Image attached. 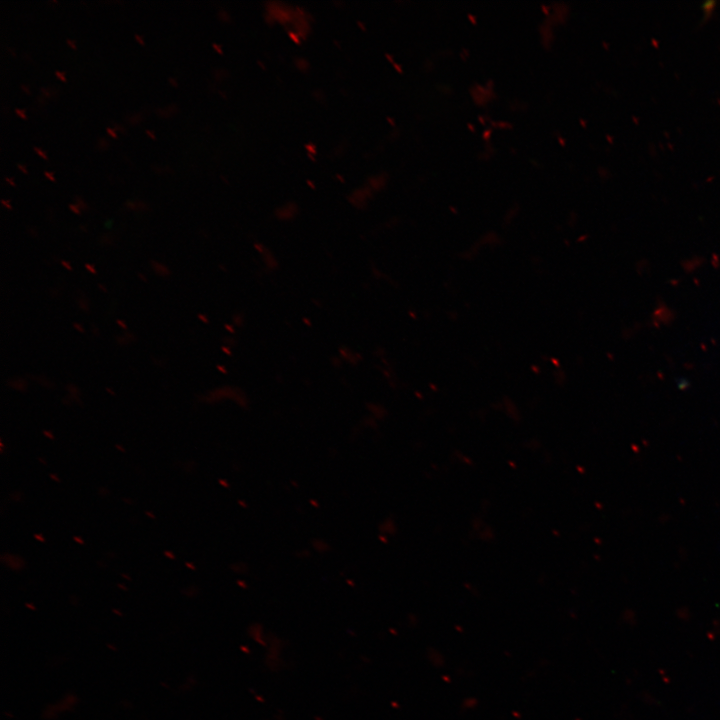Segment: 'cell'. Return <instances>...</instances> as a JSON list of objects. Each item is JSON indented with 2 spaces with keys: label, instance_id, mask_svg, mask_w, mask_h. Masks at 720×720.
<instances>
[{
  "label": "cell",
  "instance_id": "20",
  "mask_svg": "<svg viewBox=\"0 0 720 720\" xmlns=\"http://www.w3.org/2000/svg\"><path fill=\"white\" fill-rule=\"evenodd\" d=\"M134 37H135V39H136L140 44H144V41H143L142 37H141L139 34L135 33V34H134Z\"/></svg>",
  "mask_w": 720,
  "mask_h": 720
},
{
  "label": "cell",
  "instance_id": "25",
  "mask_svg": "<svg viewBox=\"0 0 720 720\" xmlns=\"http://www.w3.org/2000/svg\"><path fill=\"white\" fill-rule=\"evenodd\" d=\"M20 87L25 93H27V94L30 93L28 86L26 84H21Z\"/></svg>",
  "mask_w": 720,
  "mask_h": 720
},
{
  "label": "cell",
  "instance_id": "29",
  "mask_svg": "<svg viewBox=\"0 0 720 720\" xmlns=\"http://www.w3.org/2000/svg\"><path fill=\"white\" fill-rule=\"evenodd\" d=\"M66 42H67V44H68L69 46H71L72 48H75V44H74L73 40L67 38V39H66Z\"/></svg>",
  "mask_w": 720,
  "mask_h": 720
},
{
  "label": "cell",
  "instance_id": "38",
  "mask_svg": "<svg viewBox=\"0 0 720 720\" xmlns=\"http://www.w3.org/2000/svg\"><path fill=\"white\" fill-rule=\"evenodd\" d=\"M6 49H7V51H9L13 56L15 55V53L13 52L12 49H10V47H7Z\"/></svg>",
  "mask_w": 720,
  "mask_h": 720
},
{
  "label": "cell",
  "instance_id": "3",
  "mask_svg": "<svg viewBox=\"0 0 720 720\" xmlns=\"http://www.w3.org/2000/svg\"><path fill=\"white\" fill-rule=\"evenodd\" d=\"M125 205H126L128 208H130V209H138L139 206H140L142 209H146V208H147V205L144 204V203H142V202H138V204H136V202L127 201V202L125 203Z\"/></svg>",
  "mask_w": 720,
  "mask_h": 720
},
{
  "label": "cell",
  "instance_id": "9",
  "mask_svg": "<svg viewBox=\"0 0 720 720\" xmlns=\"http://www.w3.org/2000/svg\"><path fill=\"white\" fill-rule=\"evenodd\" d=\"M85 267H86V269H87L90 273H92V274H97V271H96V269L94 268L93 265L86 263V264H85Z\"/></svg>",
  "mask_w": 720,
  "mask_h": 720
},
{
  "label": "cell",
  "instance_id": "30",
  "mask_svg": "<svg viewBox=\"0 0 720 720\" xmlns=\"http://www.w3.org/2000/svg\"><path fill=\"white\" fill-rule=\"evenodd\" d=\"M145 133H146L149 137H151V138H153V139L155 138L154 133H153L152 131H150V130H145Z\"/></svg>",
  "mask_w": 720,
  "mask_h": 720
},
{
  "label": "cell",
  "instance_id": "39",
  "mask_svg": "<svg viewBox=\"0 0 720 720\" xmlns=\"http://www.w3.org/2000/svg\"><path fill=\"white\" fill-rule=\"evenodd\" d=\"M122 576L125 577V578H127V579H129V580L131 579V578L129 577V575L122 574Z\"/></svg>",
  "mask_w": 720,
  "mask_h": 720
},
{
  "label": "cell",
  "instance_id": "40",
  "mask_svg": "<svg viewBox=\"0 0 720 720\" xmlns=\"http://www.w3.org/2000/svg\"><path fill=\"white\" fill-rule=\"evenodd\" d=\"M106 390H107L110 394H113V395H114V392L111 391L109 388H106Z\"/></svg>",
  "mask_w": 720,
  "mask_h": 720
},
{
  "label": "cell",
  "instance_id": "5",
  "mask_svg": "<svg viewBox=\"0 0 720 720\" xmlns=\"http://www.w3.org/2000/svg\"><path fill=\"white\" fill-rule=\"evenodd\" d=\"M141 118H142V115L140 113H134L131 116L127 117V121H129L130 123H136V122L140 121Z\"/></svg>",
  "mask_w": 720,
  "mask_h": 720
},
{
  "label": "cell",
  "instance_id": "6",
  "mask_svg": "<svg viewBox=\"0 0 720 720\" xmlns=\"http://www.w3.org/2000/svg\"><path fill=\"white\" fill-rule=\"evenodd\" d=\"M74 199H75L76 205L80 209L87 210V205L83 202V200L79 196H75Z\"/></svg>",
  "mask_w": 720,
  "mask_h": 720
},
{
  "label": "cell",
  "instance_id": "24",
  "mask_svg": "<svg viewBox=\"0 0 720 720\" xmlns=\"http://www.w3.org/2000/svg\"><path fill=\"white\" fill-rule=\"evenodd\" d=\"M34 538L37 539L40 542H45L44 537L41 534H35Z\"/></svg>",
  "mask_w": 720,
  "mask_h": 720
},
{
  "label": "cell",
  "instance_id": "21",
  "mask_svg": "<svg viewBox=\"0 0 720 720\" xmlns=\"http://www.w3.org/2000/svg\"><path fill=\"white\" fill-rule=\"evenodd\" d=\"M168 81H169V83H170L171 85L177 86V81L175 80V78L169 76V77H168Z\"/></svg>",
  "mask_w": 720,
  "mask_h": 720
},
{
  "label": "cell",
  "instance_id": "22",
  "mask_svg": "<svg viewBox=\"0 0 720 720\" xmlns=\"http://www.w3.org/2000/svg\"><path fill=\"white\" fill-rule=\"evenodd\" d=\"M41 92L47 97L51 96V93L49 92V90L44 87H41Z\"/></svg>",
  "mask_w": 720,
  "mask_h": 720
},
{
  "label": "cell",
  "instance_id": "2",
  "mask_svg": "<svg viewBox=\"0 0 720 720\" xmlns=\"http://www.w3.org/2000/svg\"><path fill=\"white\" fill-rule=\"evenodd\" d=\"M176 110H177V106L174 104L167 106L165 109H160V108L155 109L157 114H159L163 117H167L169 115V112H174Z\"/></svg>",
  "mask_w": 720,
  "mask_h": 720
},
{
  "label": "cell",
  "instance_id": "15",
  "mask_svg": "<svg viewBox=\"0 0 720 720\" xmlns=\"http://www.w3.org/2000/svg\"><path fill=\"white\" fill-rule=\"evenodd\" d=\"M55 75L62 81H65V76L63 72H60L58 70L55 71Z\"/></svg>",
  "mask_w": 720,
  "mask_h": 720
},
{
  "label": "cell",
  "instance_id": "18",
  "mask_svg": "<svg viewBox=\"0 0 720 720\" xmlns=\"http://www.w3.org/2000/svg\"><path fill=\"white\" fill-rule=\"evenodd\" d=\"M44 175H45L48 179H50V180H52V181L55 180L53 174H52L51 172H49V171H44Z\"/></svg>",
  "mask_w": 720,
  "mask_h": 720
},
{
  "label": "cell",
  "instance_id": "36",
  "mask_svg": "<svg viewBox=\"0 0 720 720\" xmlns=\"http://www.w3.org/2000/svg\"><path fill=\"white\" fill-rule=\"evenodd\" d=\"M146 515H148L150 518L155 519L156 517L153 515V513H150L149 511L145 512Z\"/></svg>",
  "mask_w": 720,
  "mask_h": 720
},
{
  "label": "cell",
  "instance_id": "14",
  "mask_svg": "<svg viewBox=\"0 0 720 720\" xmlns=\"http://www.w3.org/2000/svg\"><path fill=\"white\" fill-rule=\"evenodd\" d=\"M73 327L78 330L79 332H84L83 326L77 322L73 323Z\"/></svg>",
  "mask_w": 720,
  "mask_h": 720
},
{
  "label": "cell",
  "instance_id": "23",
  "mask_svg": "<svg viewBox=\"0 0 720 720\" xmlns=\"http://www.w3.org/2000/svg\"><path fill=\"white\" fill-rule=\"evenodd\" d=\"M117 324H118L122 329H124V330L127 329L126 324H125L122 320H119V319H118V320H117Z\"/></svg>",
  "mask_w": 720,
  "mask_h": 720
},
{
  "label": "cell",
  "instance_id": "35",
  "mask_svg": "<svg viewBox=\"0 0 720 720\" xmlns=\"http://www.w3.org/2000/svg\"><path fill=\"white\" fill-rule=\"evenodd\" d=\"M98 287H99V289H100L101 291L106 292V287L103 286L102 284H98Z\"/></svg>",
  "mask_w": 720,
  "mask_h": 720
},
{
  "label": "cell",
  "instance_id": "27",
  "mask_svg": "<svg viewBox=\"0 0 720 720\" xmlns=\"http://www.w3.org/2000/svg\"><path fill=\"white\" fill-rule=\"evenodd\" d=\"M113 125H114L115 129H117V130H119V131H122V132H125V129H124L121 125H118V124H116V123H113Z\"/></svg>",
  "mask_w": 720,
  "mask_h": 720
},
{
  "label": "cell",
  "instance_id": "17",
  "mask_svg": "<svg viewBox=\"0 0 720 720\" xmlns=\"http://www.w3.org/2000/svg\"><path fill=\"white\" fill-rule=\"evenodd\" d=\"M43 434L50 440H54V435L51 433V431L44 430Z\"/></svg>",
  "mask_w": 720,
  "mask_h": 720
},
{
  "label": "cell",
  "instance_id": "12",
  "mask_svg": "<svg viewBox=\"0 0 720 720\" xmlns=\"http://www.w3.org/2000/svg\"><path fill=\"white\" fill-rule=\"evenodd\" d=\"M14 111H15V113H16L19 117H21V118H23V119L26 118V115H25V113H24L23 110H21V109H19V108H15Z\"/></svg>",
  "mask_w": 720,
  "mask_h": 720
},
{
  "label": "cell",
  "instance_id": "4",
  "mask_svg": "<svg viewBox=\"0 0 720 720\" xmlns=\"http://www.w3.org/2000/svg\"><path fill=\"white\" fill-rule=\"evenodd\" d=\"M77 303L83 311H89V304H87L88 301L85 297H80V299L77 300Z\"/></svg>",
  "mask_w": 720,
  "mask_h": 720
},
{
  "label": "cell",
  "instance_id": "19",
  "mask_svg": "<svg viewBox=\"0 0 720 720\" xmlns=\"http://www.w3.org/2000/svg\"><path fill=\"white\" fill-rule=\"evenodd\" d=\"M1 204H2L4 207H6L7 209H11V206H10L8 200L2 199V200H1Z\"/></svg>",
  "mask_w": 720,
  "mask_h": 720
},
{
  "label": "cell",
  "instance_id": "1",
  "mask_svg": "<svg viewBox=\"0 0 720 720\" xmlns=\"http://www.w3.org/2000/svg\"><path fill=\"white\" fill-rule=\"evenodd\" d=\"M151 267L157 275L162 277H167L171 273L170 269L166 265L157 261H151Z\"/></svg>",
  "mask_w": 720,
  "mask_h": 720
},
{
  "label": "cell",
  "instance_id": "34",
  "mask_svg": "<svg viewBox=\"0 0 720 720\" xmlns=\"http://www.w3.org/2000/svg\"><path fill=\"white\" fill-rule=\"evenodd\" d=\"M115 447H116L118 450H121L122 452H125V449H124L121 445L116 444Z\"/></svg>",
  "mask_w": 720,
  "mask_h": 720
},
{
  "label": "cell",
  "instance_id": "32",
  "mask_svg": "<svg viewBox=\"0 0 720 720\" xmlns=\"http://www.w3.org/2000/svg\"><path fill=\"white\" fill-rule=\"evenodd\" d=\"M5 180L12 186H15L14 182L7 176H5Z\"/></svg>",
  "mask_w": 720,
  "mask_h": 720
},
{
  "label": "cell",
  "instance_id": "28",
  "mask_svg": "<svg viewBox=\"0 0 720 720\" xmlns=\"http://www.w3.org/2000/svg\"><path fill=\"white\" fill-rule=\"evenodd\" d=\"M16 167H17L19 170H21L22 172L26 173V168H25V166H23V165H21V164L18 163V164H16Z\"/></svg>",
  "mask_w": 720,
  "mask_h": 720
},
{
  "label": "cell",
  "instance_id": "37",
  "mask_svg": "<svg viewBox=\"0 0 720 720\" xmlns=\"http://www.w3.org/2000/svg\"><path fill=\"white\" fill-rule=\"evenodd\" d=\"M139 277L141 278L142 281H147V278L145 275L139 273Z\"/></svg>",
  "mask_w": 720,
  "mask_h": 720
},
{
  "label": "cell",
  "instance_id": "31",
  "mask_svg": "<svg viewBox=\"0 0 720 720\" xmlns=\"http://www.w3.org/2000/svg\"><path fill=\"white\" fill-rule=\"evenodd\" d=\"M50 477H51L54 481L60 482V479L57 477V475L51 473V474H50Z\"/></svg>",
  "mask_w": 720,
  "mask_h": 720
},
{
  "label": "cell",
  "instance_id": "16",
  "mask_svg": "<svg viewBox=\"0 0 720 720\" xmlns=\"http://www.w3.org/2000/svg\"><path fill=\"white\" fill-rule=\"evenodd\" d=\"M61 264L63 267H65L67 270H72V265L67 261H61Z\"/></svg>",
  "mask_w": 720,
  "mask_h": 720
},
{
  "label": "cell",
  "instance_id": "8",
  "mask_svg": "<svg viewBox=\"0 0 720 720\" xmlns=\"http://www.w3.org/2000/svg\"><path fill=\"white\" fill-rule=\"evenodd\" d=\"M68 206H69L70 210L72 212H74L75 214L81 213V209L76 204H69Z\"/></svg>",
  "mask_w": 720,
  "mask_h": 720
},
{
  "label": "cell",
  "instance_id": "7",
  "mask_svg": "<svg viewBox=\"0 0 720 720\" xmlns=\"http://www.w3.org/2000/svg\"><path fill=\"white\" fill-rule=\"evenodd\" d=\"M97 144H98V145H97L98 148H100V149H105V148L107 147V145H108V142H107V140H106L105 138L100 137V138H98V140H97Z\"/></svg>",
  "mask_w": 720,
  "mask_h": 720
},
{
  "label": "cell",
  "instance_id": "11",
  "mask_svg": "<svg viewBox=\"0 0 720 720\" xmlns=\"http://www.w3.org/2000/svg\"><path fill=\"white\" fill-rule=\"evenodd\" d=\"M164 554H165V556H166L167 558H169V559H171V560H175V559H176V556H175L174 553L171 552V551H167V550H166V551H164Z\"/></svg>",
  "mask_w": 720,
  "mask_h": 720
},
{
  "label": "cell",
  "instance_id": "33",
  "mask_svg": "<svg viewBox=\"0 0 720 720\" xmlns=\"http://www.w3.org/2000/svg\"><path fill=\"white\" fill-rule=\"evenodd\" d=\"M185 565H186L188 568H190V569H192V570H195V566H194L193 564H191V563H189V562H186Z\"/></svg>",
  "mask_w": 720,
  "mask_h": 720
},
{
  "label": "cell",
  "instance_id": "10",
  "mask_svg": "<svg viewBox=\"0 0 720 720\" xmlns=\"http://www.w3.org/2000/svg\"><path fill=\"white\" fill-rule=\"evenodd\" d=\"M33 150H34L38 155H40L43 159H46V158H47L46 155L43 153V151H42L40 148L34 146V147H33Z\"/></svg>",
  "mask_w": 720,
  "mask_h": 720
},
{
  "label": "cell",
  "instance_id": "13",
  "mask_svg": "<svg viewBox=\"0 0 720 720\" xmlns=\"http://www.w3.org/2000/svg\"><path fill=\"white\" fill-rule=\"evenodd\" d=\"M106 131H107V133H108L110 136H112L113 138H116V137H117V136H116V133H115V131H114L113 128L107 127V128H106Z\"/></svg>",
  "mask_w": 720,
  "mask_h": 720
},
{
  "label": "cell",
  "instance_id": "26",
  "mask_svg": "<svg viewBox=\"0 0 720 720\" xmlns=\"http://www.w3.org/2000/svg\"><path fill=\"white\" fill-rule=\"evenodd\" d=\"M73 540L76 541L77 543L81 544V545L84 544V541L82 540V538H80V537H78V536H74V537H73Z\"/></svg>",
  "mask_w": 720,
  "mask_h": 720
}]
</instances>
